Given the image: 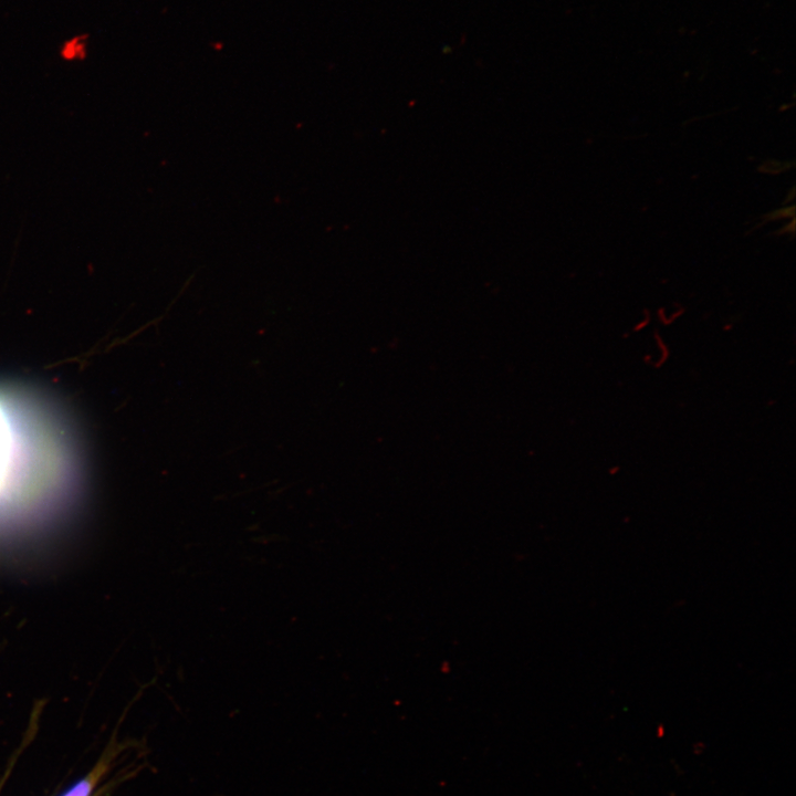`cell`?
Segmentation results:
<instances>
[{"instance_id":"6da1fadb","label":"cell","mask_w":796,"mask_h":796,"mask_svg":"<svg viewBox=\"0 0 796 796\" xmlns=\"http://www.w3.org/2000/svg\"><path fill=\"white\" fill-rule=\"evenodd\" d=\"M18 436L0 399V541L45 526L59 509L29 483L18 469Z\"/></svg>"},{"instance_id":"7a4b0ae2","label":"cell","mask_w":796,"mask_h":796,"mask_svg":"<svg viewBox=\"0 0 796 796\" xmlns=\"http://www.w3.org/2000/svg\"><path fill=\"white\" fill-rule=\"evenodd\" d=\"M109 760L108 754H105L85 776L73 783L60 796H92L98 782L108 769Z\"/></svg>"},{"instance_id":"3957f363","label":"cell","mask_w":796,"mask_h":796,"mask_svg":"<svg viewBox=\"0 0 796 796\" xmlns=\"http://www.w3.org/2000/svg\"><path fill=\"white\" fill-rule=\"evenodd\" d=\"M87 33L75 34L63 41L59 48V56L64 62H81L88 55Z\"/></svg>"},{"instance_id":"277c9868","label":"cell","mask_w":796,"mask_h":796,"mask_svg":"<svg viewBox=\"0 0 796 796\" xmlns=\"http://www.w3.org/2000/svg\"><path fill=\"white\" fill-rule=\"evenodd\" d=\"M8 773H9V772H7V774L2 777V779H1V782H0V792H1V788H2V786H3L4 781H6V778H7Z\"/></svg>"}]
</instances>
